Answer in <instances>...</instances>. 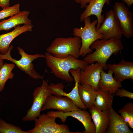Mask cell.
Segmentation results:
<instances>
[{"label":"cell","instance_id":"8","mask_svg":"<svg viewBox=\"0 0 133 133\" xmlns=\"http://www.w3.org/2000/svg\"><path fill=\"white\" fill-rule=\"evenodd\" d=\"M47 115L59 118L63 123L66 121L68 116L74 117L81 122L84 126L85 130L84 133H96V128L94 124L91 121V115L85 110L79 108L77 110L64 112L61 111H51L47 112Z\"/></svg>","mask_w":133,"mask_h":133},{"label":"cell","instance_id":"3","mask_svg":"<svg viewBox=\"0 0 133 133\" xmlns=\"http://www.w3.org/2000/svg\"><path fill=\"white\" fill-rule=\"evenodd\" d=\"M81 44L79 37H58L53 41L46 50L55 57L63 58L71 55L78 59Z\"/></svg>","mask_w":133,"mask_h":133},{"label":"cell","instance_id":"27","mask_svg":"<svg viewBox=\"0 0 133 133\" xmlns=\"http://www.w3.org/2000/svg\"><path fill=\"white\" fill-rule=\"evenodd\" d=\"M115 94L116 96L120 97H128L130 99H133V93L125 90L123 88L121 89L119 88Z\"/></svg>","mask_w":133,"mask_h":133},{"label":"cell","instance_id":"5","mask_svg":"<svg viewBox=\"0 0 133 133\" xmlns=\"http://www.w3.org/2000/svg\"><path fill=\"white\" fill-rule=\"evenodd\" d=\"M13 48V45H10L8 51L5 54H0V58L13 62L30 77L35 79H43L44 75H41L36 71L34 69V65L32 62L34 60L38 58H45V55L39 54H29L26 53L23 49L18 47L17 48L21 57L19 60H17L13 58L11 55V51Z\"/></svg>","mask_w":133,"mask_h":133},{"label":"cell","instance_id":"21","mask_svg":"<svg viewBox=\"0 0 133 133\" xmlns=\"http://www.w3.org/2000/svg\"><path fill=\"white\" fill-rule=\"evenodd\" d=\"M93 105L100 111H109L112 106L114 95L108 91L98 88Z\"/></svg>","mask_w":133,"mask_h":133},{"label":"cell","instance_id":"26","mask_svg":"<svg viewBox=\"0 0 133 133\" xmlns=\"http://www.w3.org/2000/svg\"><path fill=\"white\" fill-rule=\"evenodd\" d=\"M20 11V5L18 3L2 9L0 11V20L10 17L18 13Z\"/></svg>","mask_w":133,"mask_h":133},{"label":"cell","instance_id":"30","mask_svg":"<svg viewBox=\"0 0 133 133\" xmlns=\"http://www.w3.org/2000/svg\"><path fill=\"white\" fill-rule=\"evenodd\" d=\"M123 1L127 4L129 7L131 6L133 3V0H123Z\"/></svg>","mask_w":133,"mask_h":133},{"label":"cell","instance_id":"22","mask_svg":"<svg viewBox=\"0 0 133 133\" xmlns=\"http://www.w3.org/2000/svg\"><path fill=\"white\" fill-rule=\"evenodd\" d=\"M78 90L82 102L87 109L90 110L96 98V90L89 84L80 83L79 84Z\"/></svg>","mask_w":133,"mask_h":133},{"label":"cell","instance_id":"20","mask_svg":"<svg viewBox=\"0 0 133 133\" xmlns=\"http://www.w3.org/2000/svg\"><path fill=\"white\" fill-rule=\"evenodd\" d=\"M107 73L105 72L103 70L101 71L100 78L99 81L98 88L106 91H108L114 95L116 91L122 87L121 83L116 81L113 76V71L110 69Z\"/></svg>","mask_w":133,"mask_h":133},{"label":"cell","instance_id":"7","mask_svg":"<svg viewBox=\"0 0 133 133\" xmlns=\"http://www.w3.org/2000/svg\"><path fill=\"white\" fill-rule=\"evenodd\" d=\"M52 94L48 82L43 79L42 85L36 88L33 94V101L30 108L22 119L23 121H34L40 115L41 110L46 99Z\"/></svg>","mask_w":133,"mask_h":133},{"label":"cell","instance_id":"16","mask_svg":"<svg viewBox=\"0 0 133 133\" xmlns=\"http://www.w3.org/2000/svg\"><path fill=\"white\" fill-rule=\"evenodd\" d=\"M110 118L105 133H133L123 117L118 115L112 107L109 111Z\"/></svg>","mask_w":133,"mask_h":133},{"label":"cell","instance_id":"12","mask_svg":"<svg viewBox=\"0 0 133 133\" xmlns=\"http://www.w3.org/2000/svg\"><path fill=\"white\" fill-rule=\"evenodd\" d=\"M69 97L52 95L49 96L46 99L41 110L42 111L51 109L66 112L79 109Z\"/></svg>","mask_w":133,"mask_h":133},{"label":"cell","instance_id":"1","mask_svg":"<svg viewBox=\"0 0 133 133\" xmlns=\"http://www.w3.org/2000/svg\"><path fill=\"white\" fill-rule=\"evenodd\" d=\"M90 48L95 51L89 54L83 60L88 64L98 62L107 70V60L113 54L116 55L123 49L124 46L120 39L112 38L107 40L98 39L91 45Z\"/></svg>","mask_w":133,"mask_h":133},{"label":"cell","instance_id":"14","mask_svg":"<svg viewBox=\"0 0 133 133\" xmlns=\"http://www.w3.org/2000/svg\"><path fill=\"white\" fill-rule=\"evenodd\" d=\"M88 5L85 6V9L80 15V21L83 22L86 18L91 15H94L97 18L98 22L96 27L97 30L100 27L105 18L101 15L103 8L105 4H110V0H91Z\"/></svg>","mask_w":133,"mask_h":133},{"label":"cell","instance_id":"18","mask_svg":"<svg viewBox=\"0 0 133 133\" xmlns=\"http://www.w3.org/2000/svg\"><path fill=\"white\" fill-rule=\"evenodd\" d=\"M30 13L29 11H20L9 18L0 21V31H7L21 24L32 25L31 20L28 17Z\"/></svg>","mask_w":133,"mask_h":133},{"label":"cell","instance_id":"10","mask_svg":"<svg viewBox=\"0 0 133 133\" xmlns=\"http://www.w3.org/2000/svg\"><path fill=\"white\" fill-rule=\"evenodd\" d=\"M97 31L102 35L104 40L121 39L123 35L121 30L119 20L113 10H110L106 13L102 24Z\"/></svg>","mask_w":133,"mask_h":133},{"label":"cell","instance_id":"11","mask_svg":"<svg viewBox=\"0 0 133 133\" xmlns=\"http://www.w3.org/2000/svg\"><path fill=\"white\" fill-rule=\"evenodd\" d=\"M113 12L119 21L122 35L127 38L133 36V13L123 2H116Z\"/></svg>","mask_w":133,"mask_h":133},{"label":"cell","instance_id":"6","mask_svg":"<svg viewBox=\"0 0 133 133\" xmlns=\"http://www.w3.org/2000/svg\"><path fill=\"white\" fill-rule=\"evenodd\" d=\"M35 121L34 127L27 131L28 133H81L82 132H71L68 126L57 123L56 117L47 114H40Z\"/></svg>","mask_w":133,"mask_h":133},{"label":"cell","instance_id":"15","mask_svg":"<svg viewBox=\"0 0 133 133\" xmlns=\"http://www.w3.org/2000/svg\"><path fill=\"white\" fill-rule=\"evenodd\" d=\"M108 69L114 73V78L116 81L121 82L127 79L133 80V62L122 59L117 64L107 65Z\"/></svg>","mask_w":133,"mask_h":133},{"label":"cell","instance_id":"23","mask_svg":"<svg viewBox=\"0 0 133 133\" xmlns=\"http://www.w3.org/2000/svg\"><path fill=\"white\" fill-rule=\"evenodd\" d=\"M15 64L14 63L3 64L0 70V92L4 89L5 84L7 80L13 78L14 74L12 72Z\"/></svg>","mask_w":133,"mask_h":133},{"label":"cell","instance_id":"31","mask_svg":"<svg viewBox=\"0 0 133 133\" xmlns=\"http://www.w3.org/2000/svg\"><path fill=\"white\" fill-rule=\"evenodd\" d=\"M3 64V59L0 58V70Z\"/></svg>","mask_w":133,"mask_h":133},{"label":"cell","instance_id":"29","mask_svg":"<svg viewBox=\"0 0 133 133\" xmlns=\"http://www.w3.org/2000/svg\"><path fill=\"white\" fill-rule=\"evenodd\" d=\"M76 3H80V7L81 8L85 7L87 4L89 3L91 0H74Z\"/></svg>","mask_w":133,"mask_h":133},{"label":"cell","instance_id":"28","mask_svg":"<svg viewBox=\"0 0 133 133\" xmlns=\"http://www.w3.org/2000/svg\"><path fill=\"white\" fill-rule=\"evenodd\" d=\"M10 0H0V7L2 9L10 7Z\"/></svg>","mask_w":133,"mask_h":133},{"label":"cell","instance_id":"25","mask_svg":"<svg viewBox=\"0 0 133 133\" xmlns=\"http://www.w3.org/2000/svg\"><path fill=\"white\" fill-rule=\"evenodd\" d=\"M0 133H28L18 126L8 123L0 118Z\"/></svg>","mask_w":133,"mask_h":133},{"label":"cell","instance_id":"24","mask_svg":"<svg viewBox=\"0 0 133 133\" xmlns=\"http://www.w3.org/2000/svg\"><path fill=\"white\" fill-rule=\"evenodd\" d=\"M118 112L121 115L127 123L129 127L133 129V103L128 102L123 108L118 110Z\"/></svg>","mask_w":133,"mask_h":133},{"label":"cell","instance_id":"2","mask_svg":"<svg viewBox=\"0 0 133 133\" xmlns=\"http://www.w3.org/2000/svg\"><path fill=\"white\" fill-rule=\"evenodd\" d=\"M44 55L47 65L54 75L68 82L74 80L73 77L69 73L71 69L76 70L80 68L82 70H83L88 65L83 60L78 59L71 55L60 58L54 57L48 52Z\"/></svg>","mask_w":133,"mask_h":133},{"label":"cell","instance_id":"13","mask_svg":"<svg viewBox=\"0 0 133 133\" xmlns=\"http://www.w3.org/2000/svg\"><path fill=\"white\" fill-rule=\"evenodd\" d=\"M103 67L98 62L88 65L80 71V83L88 84L95 90L98 88V84Z\"/></svg>","mask_w":133,"mask_h":133},{"label":"cell","instance_id":"17","mask_svg":"<svg viewBox=\"0 0 133 133\" xmlns=\"http://www.w3.org/2000/svg\"><path fill=\"white\" fill-rule=\"evenodd\" d=\"M32 25L24 24L20 26L18 25L15 27L12 31L0 35V52L2 54H5L8 51L10 45L16 37L24 33L32 31Z\"/></svg>","mask_w":133,"mask_h":133},{"label":"cell","instance_id":"19","mask_svg":"<svg viewBox=\"0 0 133 133\" xmlns=\"http://www.w3.org/2000/svg\"><path fill=\"white\" fill-rule=\"evenodd\" d=\"M96 128V133H105L109 123V111H100L93 105L89 110Z\"/></svg>","mask_w":133,"mask_h":133},{"label":"cell","instance_id":"4","mask_svg":"<svg viewBox=\"0 0 133 133\" xmlns=\"http://www.w3.org/2000/svg\"><path fill=\"white\" fill-rule=\"evenodd\" d=\"M83 21L84 23V27L74 28L73 33L74 36L79 37L81 39L82 44L79 54L80 56L82 57L92 51L90 46L94 42L98 39H102V35L98 33L96 30V25L98 22L97 19L91 22L90 17H88Z\"/></svg>","mask_w":133,"mask_h":133},{"label":"cell","instance_id":"9","mask_svg":"<svg viewBox=\"0 0 133 133\" xmlns=\"http://www.w3.org/2000/svg\"><path fill=\"white\" fill-rule=\"evenodd\" d=\"M81 70V69L79 68L76 70L71 69L69 71L75 82L74 87L69 93H66L64 91V86L62 83L56 84L51 83L49 86L52 90V95L58 96L68 97L73 101L79 108L85 110L87 109L82 102L78 92V86L80 83Z\"/></svg>","mask_w":133,"mask_h":133}]
</instances>
